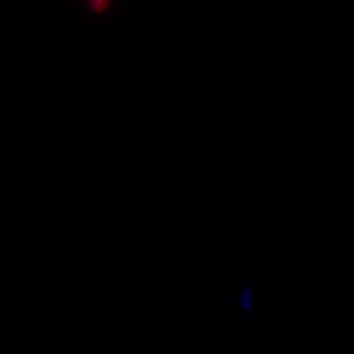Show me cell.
Listing matches in <instances>:
<instances>
[{"instance_id": "cell-1", "label": "cell", "mask_w": 354, "mask_h": 354, "mask_svg": "<svg viewBox=\"0 0 354 354\" xmlns=\"http://www.w3.org/2000/svg\"><path fill=\"white\" fill-rule=\"evenodd\" d=\"M89 6H91V8H92V10H95V11H97V12H100V11H102V10L108 6V1H91V3H89Z\"/></svg>"}]
</instances>
